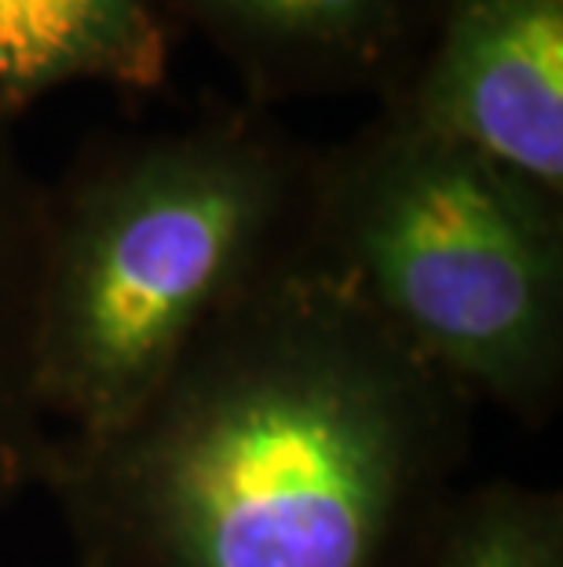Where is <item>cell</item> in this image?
Here are the masks:
<instances>
[{
    "label": "cell",
    "instance_id": "cell-1",
    "mask_svg": "<svg viewBox=\"0 0 563 567\" xmlns=\"http://www.w3.org/2000/svg\"><path fill=\"white\" fill-rule=\"evenodd\" d=\"M476 403L301 238L103 436H52L70 567H425Z\"/></svg>",
    "mask_w": 563,
    "mask_h": 567
},
{
    "label": "cell",
    "instance_id": "cell-2",
    "mask_svg": "<svg viewBox=\"0 0 563 567\" xmlns=\"http://www.w3.org/2000/svg\"><path fill=\"white\" fill-rule=\"evenodd\" d=\"M311 158L257 114L111 143L48 187L33 384L52 436H103L296 246Z\"/></svg>",
    "mask_w": 563,
    "mask_h": 567
},
{
    "label": "cell",
    "instance_id": "cell-3",
    "mask_svg": "<svg viewBox=\"0 0 563 567\" xmlns=\"http://www.w3.org/2000/svg\"><path fill=\"white\" fill-rule=\"evenodd\" d=\"M301 243L472 403L549 425L563 395V202L385 106L311 158Z\"/></svg>",
    "mask_w": 563,
    "mask_h": 567
},
{
    "label": "cell",
    "instance_id": "cell-4",
    "mask_svg": "<svg viewBox=\"0 0 563 567\" xmlns=\"http://www.w3.org/2000/svg\"><path fill=\"white\" fill-rule=\"evenodd\" d=\"M425 63L388 92L395 106L563 202V0H428Z\"/></svg>",
    "mask_w": 563,
    "mask_h": 567
},
{
    "label": "cell",
    "instance_id": "cell-5",
    "mask_svg": "<svg viewBox=\"0 0 563 567\" xmlns=\"http://www.w3.org/2000/svg\"><path fill=\"white\" fill-rule=\"evenodd\" d=\"M212 41L253 103L352 92L403 78L428 0H150Z\"/></svg>",
    "mask_w": 563,
    "mask_h": 567
},
{
    "label": "cell",
    "instance_id": "cell-6",
    "mask_svg": "<svg viewBox=\"0 0 563 567\" xmlns=\"http://www.w3.org/2000/svg\"><path fill=\"white\" fill-rule=\"evenodd\" d=\"M169 27L150 0H0V106L22 117L66 84L158 89Z\"/></svg>",
    "mask_w": 563,
    "mask_h": 567
},
{
    "label": "cell",
    "instance_id": "cell-7",
    "mask_svg": "<svg viewBox=\"0 0 563 567\" xmlns=\"http://www.w3.org/2000/svg\"><path fill=\"white\" fill-rule=\"evenodd\" d=\"M48 187L19 147L0 106V505L41 484L52 429L33 384V297Z\"/></svg>",
    "mask_w": 563,
    "mask_h": 567
},
{
    "label": "cell",
    "instance_id": "cell-8",
    "mask_svg": "<svg viewBox=\"0 0 563 567\" xmlns=\"http://www.w3.org/2000/svg\"><path fill=\"white\" fill-rule=\"evenodd\" d=\"M425 567H563V494L509 476L461 487Z\"/></svg>",
    "mask_w": 563,
    "mask_h": 567
}]
</instances>
